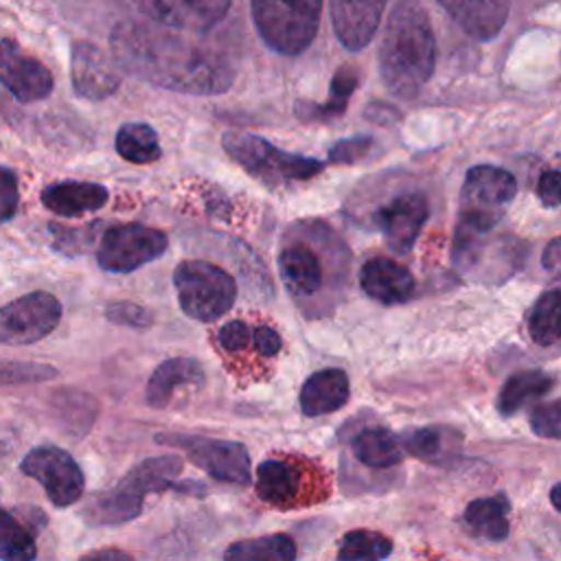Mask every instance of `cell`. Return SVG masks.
Wrapping results in <instances>:
<instances>
[{
    "label": "cell",
    "mask_w": 561,
    "mask_h": 561,
    "mask_svg": "<svg viewBox=\"0 0 561 561\" xmlns=\"http://www.w3.org/2000/svg\"><path fill=\"white\" fill-rule=\"evenodd\" d=\"M217 342H219L221 351H226L230 355L243 353L252 344V331L243 320H230L219 329Z\"/></svg>",
    "instance_id": "obj_40"
},
{
    "label": "cell",
    "mask_w": 561,
    "mask_h": 561,
    "mask_svg": "<svg viewBox=\"0 0 561 561\" xmlns=\"http://www.w3.org/2000/svg\"><path fill=\"white\" fill-rule=\"evenodd\" d=\"M348 394V375L342 368H324L302 383L298 401L305 416H324L344 408Z\"/></svg>",
    "instance_id": "obj_22"
},
{
    "label": "cell",
    "mask_w": 561,
    "mask_h": 561,
    "mask_svg": "<svg viewBox=\"0 0 561 561\" xmlns=\"http://www.w3.org/2000/svg\"><path fill=\"white\" fill-rule=\"evenodd\" d=\"M156 440L160 445L182 449L197 467H202L215 480L230 482V484L250 482V454L243 443L228 440V438L180 434V432L158 434Z\"/></svg>",
    "instance_id": "obj_9"
},
{
    "label": "cell",
    "mask_w": 561,
    "mask_h": 561,
    "mask_svg": "<svg viewBox=\"0 0 561 561\" xmlns=\"http://www.w3.org/2000/svg\"><path fill=\"white\" fill-rule=\"evenodd\" d=\"M370 147H373V138L370 136L344 138V140H337L329 149V160L335 162V164H353V162L362 160L364 156H368Z\"/></svg>",
    "instance_id": "obj_38"
},
{
    "label": "cell",
    "mask_w": 561,
    "mask_h": 561,
    "mask_svg": "<svg viewBox=\"0 0 561 561\" xmlns=\"http://www.w3.org/2000/svg\"><path fill=\"white\" fill-rule=\"evenodd\" d=\"M392 552V539L377 530H348L340 539L335 561H386Z\"/></svg>",
    "instance_id": "obj_31"
},
{
    "label": "cell",
    "mask_w": 561,
    "mask_h": 561,
    "mask_svg": "<svg viewBox=\"0 0 561 561\" xmlns=\"http://www.w3.org/2000/svg\"><path fill=\"white\" fill-rule=\"evenodd\" d=\"M199 383H204V368L197 359L171 357L151 373L145 397L151 408H167L175 388L199 386Z\"/></svg>",
    "instance_id": "obj_23"
},
{
    "label": "cell",
    "mask_w": 561,
    "mask_h": 561,
    "mask_svg": "<svg viewBox=\"0 0 561 561\" xmlns=\"http://www.w3.org/2000/svg\"><path fill=\"white\" fill-rule=\"evenodd\" d=\"M559 259H561V241H559V237H554V239H550L548 245L543 248V259H541V263H543V267H546L548 272L557 274V270H559Z\"/></svg>",
    "instance_id": "obj_46"
},
{
    "label": "cell",
    "mask_w": 561,
    "mask_h": 561,
    "mask_svg": "<svg viewBox=\"0 0 561 561\" xmlns=\"http://www.w3.org/2000/svg\"><path fill=\"white\" fill-rule=\"evenodd\" d=\"M70 79L79 96L101 101L121 85V72L114 61L92 42H75L70 53Z\"/></svg>",
    "instance_id": "obj_16"
},
{
    "label": "cell",
    "mask_w": 561,
    "mask_h": 561,
    "mask_svg": "<svg viewBox=\"0 0 561 561\" xmlns=\"http://www.w3.org/2000/svg\"><path fill=\"white\" fill-rule=\"evenodd\" d=\"M182 471V460L175 454L145 458L131 467L114 486L94 495L83 517L94 526H118L140 515L147 493L175 486Z\"/></svg>",
    "instance_id": "obj_4"
},
{
    "label": "cell",
    "mask_w": 561,
    "mask_h": 561,
    "mask_svg": "<svg viewBox=\"0 0 561 561\" xmlns=\"http://www.w3.org/2000/svg\"><path fill=\"white\" fill-rule=\"evenodd\" d=\"M99 228V224H90L88 228L75 230V228H61L50 224V232L55 239V248L61 252H79L83 248H88L94 239V230Z\"/></svg>",
    "instance_id": "obj_39"
},
{
    "label": "cell",
    "mask_w": 561,
    "mask_h": 561,
    "mask_svg": "<svg viewBox=\"0 0 561 561\" xmlns=\"http://www.w3.org/2000/svg\"><path fill=\"white\" fill-rule=\"evenodd\" d=\"M351 449L355 458L370 469H388L403 460L401 438L381 425H370L353 434Z\"/></svg>",
    "instance_id": "obj_25"
},
{
    "label": "cell",
    "mask_w": 561,
    "mask_h": 561,
    "mask_svg": "<svg viewBox=\"0 0 561 561\" xmlns=\"http://www.w3.org/2000/svg\"><path fill=\"white\" fill-rule=\"evenodd\" d=\"M278 272L291 296L309 298L324 280L320 254L305 241H291L278 252Z\"/></svg>",
    "instance_id": "obj_19"
},
{
    "label": "cell",
    "mask_w": 561,
    "mask_h": 561,
    "mask_svg": "<svg viewBox=\"0 0 561 561\" xmlns=\"http://www.w3.org/2000/svg\"><path fill=\"white\" fill-rule=\"evenodd\" d=\"M508 513L511 500L506 493H495L489 497H478L467 504L462 522L471 535L486 541H504L508 537Z\"/></svg>",
    "instance_id": "obj_24"
},
{
    "label": "cell",
    "mask_w": 561,
    "mask_h": 561,
    "mask_svg": "<svg viewBox=\"0 0 561 561\" xmlns=\"http://www.w3.org/2000/svg\"><path fill=\"white\" fill-rule=\"evenodd\" d=\"M359 83V72L355 66L346 64L342 68L335 70L333 79H331V85H329V99L327 103H311V101H298L294 105L296 110V116L307 121V123H322V121H333V118H340L346 107H348V99L351 94L355 92Z\"/></svg>",
    "instance_id": "obj_26"
},
{
    "label": "cell",
    "mask_w": 561,
    "mask_h": 561,
    "mask_svg": "<svg viewBox=\"0 0 561 561\" xmlns=\"http://www.w3.org/2000/svg\"><path fill=\"white\" fill-rule=\"evenodd\" d=\"M53 408H55L57 421H61V425L72 434L88 432L92 425L94 412H96L94 399L88 397L85 392H77V390L55 392Z\"/></svg>",
    "instance_id": "obj_33"
},
{
    "label": "cell",
    "mask_w": 561,
    "mask_h": 561,
    "mask_svg": "<svg viewBox=\"0 0 561 561\" xmlns=\"http://www.w3.org/2000/svg\"><path fill=\"white\" fill-rule=\"evenodd\" d=\"M430 215L427 199L421 191H405L377 208L375 224L379 226L386 243L397 254H408L416 243L421 228Z\"/></svg>",
    "instance_id": "obj_13"
},
{
    "label": "cell",
    "mask_w": 561,
    "mask_h": 561,
    "mask_svg": "<svg viewBox=\"0 0 561 561\" xmlns=\"http://www.w3.org/2000/svg\"><path fill=\"white\" fill-rule=\"evenodd\" d=\"M436 66V35L427 11L416 0H399L388 15L379 46L383 85L412 99L430 81Z\"/></svg>",
    "instance_id": "obj_2"
},
{
    "label": "cell",
    "mask_w": 561,
    "mask_h": 561,
    "mask_svg": "<svg viewBox=\"0 0 561 561\" xmlns=\"http://www.w3.org/2000/svg\"><path fill=\"white\" fill-rule=\"evenodd\" d=\"M515 195L517 182L506 169L478 164L467 171L454 232V261L458 265L473 263L484 234L504 217V210Z\"/></svg>",
    "instance_id": "obj_3"
},
{
    "label": "cell",
    "mask_w": 561,
    "mask_h": 561,
    "mask_svg": "<svg viewBox=\"0 0 561 561\" xmlns=\"http://www.w3.org/2000/svg\"><path fill=\"white\" fill-rule=\"evenodd\" d=\"M471 37L493 39L506 18L508 0H436Z\"/></svg>",
    "instance_id": "obj_20"
},
{
    "label": "cell",
    "mask_w": 561,
    "mask_h": 561,
    "mask_svg": "<svg viewBox=\"0 0 561 561\" xmlns=\"http://www.w3.org/2000/svg\"><path fill=\"white\" fill-rule=\"evenodd\" d=\"M388 0H331V22L348 50H362L377 33Z\"/></svg>",
    "instance_id": "obj_17"
},
{
    "label": "cell",
    "mask_w": 561,
    "mask_h": 561,
    "mask_svg": "<svg viewBox=\"0 0 561 561\" xmlns=\"http://www.w3.org/2000/svg\"><path fill=\"white\" fill-rule=\"evenodd\" d=\"M366 118L375 121V123H392L399 118V110L392 107V105H386V103H373L366 107Z\"/></svg>",
    "instance_id": "obj_44"
},
{
    "label": "cell",
    "mask_w": 561,
    "mask_h": 561,
    "mask_svg": "<svg viewBox=\"0 0 561 561\" xmlns=\"http://www.w3.org/2000/svg\"><path fill=\"white\" fill-rule=\"evenodd\" d=\"M59 373L50 364L39 362H7L0 359V386H18V383H39L55 379Z\"/></svg>",
    "instance_id": "obj_35"
},
{
    "label": "cell",
    "mask_w": 561,
    "mask_h": 561,
    "mask_svg": "<svg viewBox=\"0 0 561 561\" xmlns=\"http://www.w3.org/2000/svg\"><path fill=\"white\" fill-rule=\"evenodd\" d=\"M0 83L20 103L42 101L55 85L50 70L35 57L22 53L15 39H0Z\"/></svg>",
    "instance_id": "obj_14"
},
{
    "label": "cell",
    "mask_w": 561,
    "mask_h": 561,
    "mask_svg": "<svg viewBox=\"0 0 561 561\" xmlns=\"http://www.w3.org/2000/svg\"><path fill=\"white\" fill-rule=\"evenodd\" d=\"M61 320V302L48 291H31L0 307V344L26 346L44 340Z\"/></svg>",
    "instance_id": "obj_11"
},
{
    "label": "cell",
    "mask_w": 561,
    "mask_h": 561,
    "mask_svg": "<svg viewBox=\"0 0 561 561\" xmlns=\"http://www.w3.org/2000/svg\"><path fill=\"white\" fill-rule=\"evenodd\" d=\"M105 318L114 324L129 327V329H149L151 322H153V316H151L149 309H145L138 302H129V300L107 305L105 307Z\"/></svg>",
    "instance_id": "obj_36"
},
{
    "label": "cell",
    "mask_w": 561,
    "mask_h": 561,
    "mask_svg": "<svg viewBox=\"0 0 561 561\" xmlns=\"http://www.w3.org/2000/svg\"><path fill=\"white\" fill-rule=\"evenodd\" d=\"M18 178L9 167L0 164V224L13 219V215L18 213Z\"/></svg>",
    "instance_id": "obj_41"
},
{
    "label": "cell",
    "mask_w": 561,
    "mask_h": 561,
    "mask_svg": "<svg viewBox=\"0 0 561 561\" xmlns=\"http://www.w3.org/2000/svg\"><path fill=\"white\" fill-rule=\"evenodd\" d=\"M261 39L278 55L296 57L318 33L322 0H250Z\"/></svg>",
    "instance_id": "obj_6"
},
{
    "label": "cell",
    "mask_w": 561,
    "mask_h": 561,
    "mask_svg": "<svg viewBox=\"0 0 561 561\" xmlns=\"http://www.w3.org/2000/svg\"><path fill=\"white\" fill-rule=\"evenodd\" d=\"M116 64L129 75L182 94H219L232 85L234 72L224 55L193 44L167 26L121 22L112 31Z\"/></svg>",
    "instance_id": "obj_1"
},
{
    "label": "cell",
    "mask_w": 561,
    "mask_h": 561,
    "mask_svg": "<svg viewBox=\"0 0 561 561\" xmlns=\"http://www.w3.org/2000/svg\"><path fill=\"white\" fill-rule=\"evenodd\" d=\"M530 427L537 436L559 438L561 436V403L550 401L541 403L530 414Z\"/></svg>",
    "instance_id": "obj_37"
},
{
    "label": "cell",
    "mask_w": 561,
    "mask_h": 561,
    "mask_svg": "<svg viewBox=\"0 0 561 561\" xmlns=\"http://www.w3.org/2000/svg\"><path fill=\"white\" fill-rule=\"evenodd\" d=\"M550 500H552L554 511H561V504H559V484H554V486H552V491H550Z\"/></svg>",
    "instance_id": "obj_47"
},
{
    "label": "cell",
    "mask_w": 561,
    "mask_h": 561,
    "mask_svg": "<svg viewBox=\"0 0 561 561\" xmlns=\"http://www.w3.org/2000/svg\"><path fill=\"white\" fill-rule=\"evenodd\" d=\"M537 197L546 208H557L561 204V175L557 169L541 173L537 182Z\"/></svg>",
    "instance_id": "obj_42"
},
{
    "label": "cell",
    "mask_w": 561,
    "mask_h": 561,
    "mask_svg": "<svg viewBox=\"0 0 561 561\" xmlns=\"http://www.w3.org/2000/svg\"><path fill=\"white\" fill-rule=\"evenodd\" d=\"M24 476L37 480L46 497L57 506L66 508L75 504L85 489V478L77 460L61 447L39 445L33 447L20 462Z\"/></svg>",
    "instance_id": "obj_12"
},
{
    "label": "cell",
    "mask_w": 561,
    "mask_h": 561,
    "mask_svg": "<svg viewBox=\"0 0 561 561\" xmlns=\"http://www.w3.org/2000/svg\"><path fill=\"white\" fill-rule=\"evenodd\" d=\"M458 443H460V436L454 430L440 427V425L416 427L401 438L403 451H410L412 456L434 465L454 458Z\"/></svg>",
    "instance_id": "obj_28"
},
{
    "label": "cell",
    "mask_w": 561,
    "mask_h": 561,
    "mask_svg": "<svg viewBox=\"0 0 561 561\" xmlns=\"http://www.w3.org/2000/svg\"><path fill=\"white\" fill-rule=\"evenodd\" d=\"M224 561H296V543L285 533L241 539L226 548Z\"/></svg>",
    "instance_id": "obj_29"
},
{
    "label": "cell",
    "mask_w": 561,
    "mask_h": 561,
    "mask_svg": "<svg viewBox=\"0 0 561 561\" xmlns=\"http://www.w3.org/2000/svg\"><path fill=\"white\" fill-rule=\"evenodd\" d=\"M180 309L199 322H213L230 311L237 298L234 278L219 265L191 259L173 272Z\"/></svg>",
    "instance_id": "obj_8"
},
{
    "label": "cell",
    "mask_w": 561,
    "mask_h": 561,
    "mask_svg": "<svg viewBox=\"0 0 561 561\" xmlns=\"http://www.w3.org/2000/svg\"><path fill=\"white\" fill-rule=\"evenodd\" d=\"M79 561H134L131 554L118 550V548H101L83 554Z\"/></svg>",
    "instance_id": "obj_45"
},
{
    "label": "cell",
    "mask_w": 561,
    "mask_h": 561,
    "mask_svg": "<svg viewBox=\"0 0 561 561\" xmlns=\"http://www.w3.org/2000/svg\"><path fill=\"white\" fill-rule=\"evenodd\" d=\"M364 294L381 305H401L414 294V278L401 263L388 256H373L359 270Z\"/></svg>",
    "instance_id": "obj_18"
},
{
    "label": "cell",
    "mask_w": 561,
    "mask_h": 561,
    "mask_svg": "<svg viewBox=\"0 0 561 561\" xmlns=\"http://www.w3.org/2000/svg\"><path fill=\"white\" fill-rule=\"evenodd\" d=\"M226 153L252 178L270 186L280 182H300L318 175L322 162L316 158L298 156L276 149L265 138L250 131H226L221 138Z\"/></svg>",
    "instance_id": "obj_7"
},
{
    "label": "cell",
    "mask_w": 561,
    "mask_h": 561,
    "mask_svg": "<svg viewBox=\"0 0 561 561\" xmlns=\"http://www.w3.org/2000/svg\"><path fill=\"white\" fill-rule=\"evenodd\" d=\"M33 530L13 513L0 508V561H35Z\"/></svg>",
    "instance_id": "obj_32"
},
{
    "label": "cell",
    "mask_w": 561,
    "mask_h": 561,
    "mask_svg": "<svg viewBox=\"0 0 561 561\" xmlns=\"http://www.w3.org/2000/svg\"><path fill=\"white\" fill-rule=\"evenodd\" d=\"M232 0H138L142 13L156 24L175 31L204 33L221 22Z\"/></svg>",
    "instance_id": "obj_15"
},
{
    "label": "cell",
    "mask_w": 561,
    "mask_h": 561,
    "mask_svg": "<svg viewBox=\"0 0 561 561\" xmlns=\"http://www.w3.org/2000/svg\"><path fill=\"white\" fill-rule=\"evenodd\" d=\"M554 386V377L543 370H522L511 375L497 397V410L502 416H513L530 401L543 397Z\"/></svg>",
    "instance_id": "obj_27"
},
{
    "label": "cell",
    "mask_w": 561,
    "mask_h": 561,
    "mask_svg": "<svg viewBox=\"0 0 561 561\" xmlns=\"http://www.w3.org/2000/svg\"><path fill=\"white\" fill-rule=\"evenodd\" d=\"M252 346L254 351L261 355V357H276L280 346H283V340L278 335V331H274L272 327L267 324H259L254 331H252Z\"/></svg>",
    "instance_id": "obj_43"
},
{
    "label": "cell",
    "mask_w": 561,
    "mask_h": 561,
    "mask_svg": "<svg viewBox=\"0 0 561 561\" xmlns=\"http://www.w3.org/2000/svg\"><path fill=\"white\" fill-rule=\"evenodd\" d=\"M169 239L162 230L142 224H121L103 232L96 261L105 272L129 274L164 254Z\"/></svg>",
    "instance_id": "obj_10"
},
{
    "label": "cell",
    "mask_w": 561,
    "mask_h": 561,
    "mask_svg": "<svg viewBox=\"0 0 561 561\" xmlns=\"http://www.w3.org/2000/svg\"><path fill=\"white\" fill-rule=\"evenodd\" d=\"M39 197L50 213L59 217H79L105 206L107 188L96 182L64 180L48 184Z\"/></svg>",
    "instance_id": "obj_21"
},
{
    "label": "cell",
    "mask_w": 561,
    "mask_h": 561,
    "mask_svg": "<svg viewBox=\"0 0 561 561\" xmlns=\"http://www.w3.org/2000/svg\"><path fill=\"white\" fill-rule=\"evenodd\" d=\"M329 489L327 471L305 456H272L256 469V495L280 511L322 502L329 497Z\"/></svg>",
    "instance_id": "obj_5"
},
{
    "label": "cell",
    "mask_w": 561,
    "mask_h": 561,
    "mask_svg": "<svg viewBox=\"0 0 561 561\" xmlns=\"http://www.w3.org/2000/svg\"><path fill=\"white\" fill-rule=\"evenodd\" d=\"M528 333L539 346H552L559 340V289L539 296L528 316Z\"/></svg>",
    "instance_id": "obj_34"
},
{
    "label": "cell",
    "mask_w": 561,
    "mask_h": 561,
    "mask_svg": "<svg viewBox=\"0 0 561 561\" xmlns=\"http://www.w3.org/2000/svg\"><path fill=\"white\" fill-rule=\"evenodd\" d=\"M116 151L134 164H151L160 158V140L147 123H125L116 131Z\"/></svg>",
    "instance_id": "obj_30"
}]
</instances>
